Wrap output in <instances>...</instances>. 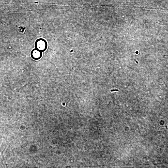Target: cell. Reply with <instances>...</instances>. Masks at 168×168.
<instances>
[{"mask_svg": "<svg viewBox=\"0 0 168 168\" xmlns=\"http://www.w3.org/2000/svg\"><path fill=\"white\" fill-rule=\"evenodd\" d=\"M35 48L41 51H46L48 47V44L46 41L43 38H39L35 41L34 43Z\"/></svg>", "mask_w": 168, "mask_h": 168, "instance_id": "1", "label": "cell"}, {"mask_svg": "<svg viewBox=\"0 0 168 168\" xmlns=\"http://www.w3.org/2000/svg\"><path fill=\"white\" fill-rule=\"evenodd\" d=\"M42 52L35 48L33 49L31 52V58L35 60H38L40 59L42 56Z\"/></svg>", "mask_w": 168, "mask_h": 168, "instance_id": "2", "label": "cell"}, {"mask_svg": "<svg viewBox=\"0 0 168 168\" xmlns=\"http://www.w3.org/2000/svg\"><path fill=\"white\" fill-rule=\"evenodd\" d=\"M118 91V90L117 89L112 90H111V92H114V91Z\"/></svg>", "mask_w": 168, "mask_h": 168, "instance_id": "3", "label": "cell"}, {"mask_svg": "<svg viewBox=\"0 0 168 168\" xmlns=\"http://www.w3.org/2000/svg\"><path fill=\"white\" fill-rule=\"evenodd\" d=\"M0 3H7V2L3 1H0Z\"/></svg>", "mask_w": 168, "mask_h": 168, "instance_id": "4", "label": "cell"}]
</instances>
